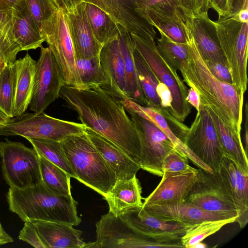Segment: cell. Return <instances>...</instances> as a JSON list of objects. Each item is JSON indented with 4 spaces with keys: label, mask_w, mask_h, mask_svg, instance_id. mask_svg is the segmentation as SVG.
I'll return each mask as SVG.
<instances>
[{
    "label": "cell",
    "mask_w": 248,
    "mask_h": 248,
    "mask_svg": "<svg viewBox=\"0 0 248 248\" xmlns=\"http://www.w3.org/2000/svg\"><path fill=\"white\" fill-rule=\"evenodd\" d=\"M18 238L36 248H46L41 240L36 227L30 221L24 222V225L20 231Z\"/></svg>",
    "instance_id": "ee69618b"
},
{
    "label": "cell",
    "mask_w": 248,
    "mask_h": 248,
    "mask_svg": "<svg viewBox=\"0 0 248 248\" xmlns=\"http://www.w3.org/2000/svg\"><path fill=\"white\" fill-rule=\"evenodd\" d=\"M36 62L34 85L30 108L35 113L44 110L59 97L64 82L57 62L50 48L40 47Z\"/></svg>",
    "instance_id": "5bb4252c"
},
{
    "label": "cell",
    "mask_w": 248,
    "mask_h": 248,
    "mask_svg": "<svg viewBox=\"0 0 248 248\" xmlns=\"http://www.w3.org/2000/svg\"><path fill=\"white\" fill-rule=\"evenodd\" d=\"M197 169L184 172L163 173L162 179L155 190L147 197L142 205L165 204L185 200L197 179Z\"/></svg>",
    "instance_id": "d6986e66"
},
{
    "label": "cell",
    "mask_w": 248,
    "mask_h": 248,
    "mask_svg": "<svg viewBox=\"0 0 248 248\" xmlns=\"http://www.w3.org/2000/svg\"><path fill=\"white\" fill-rule=\"evenodd\" d=\"M20 51L18 44L0 29V57L7 64H11L16 60V55Z\"/></svg>",
    "instance_id": "7bdbcfd3"
},
{
    "label": "cell",
    "mask_w": 248,
    "mask_h": 248,
    "mask_svg": "<svg viewBox=\"0 0 248 248\" xmlns=\"http://www.w3.org/2000/svg\"><path fill=\"white\" fill-rule=\"evenodd\" d=\"M66 12L73 11L77 6L84 2V0H63Z\"/></svg>",
    "instance_id": "f5cc1de1"
},
{
    "label": "cell",
    "mask_w": 248,
    "mask_h": 248,
    "mask_svg": "<svg viewBox=\"0 0 248 248\" xmlns=\"http://www.w3.org/2000/svg\"><path fill=\"white\" fill-rule=\"evenodd\" d=\"M199 0H176L177 6L183 14H198Z\"/></svg>",
    "instance_id": "7dc6e473"
},
{
    "label": "cell",
    "mask_w": 248,
    "mask_h": 248,
    "mask_svg": "<svg viewBox=\"0 0 248 248\" xmlns=\"http://www.w3.org/2000/svg\"><path fill=\"white\" fill-rule=\"evenodd\" d=\"M236 218L206 220L191 226L181 237L185 248H195L205 238L219 231L224 225L235 222Z\"/></svg>",
    "instance_id": "d590c367"
},
{
    "label": "cell",
    "mask_w": 248,
    "mask_h": 248,
    "mask_svg": "<svg viewBox=\"0 0 248 248\" xmlns=\"http://www.w3.org/2000/svg\"><path fill=\"white\" fill-rule=\"evenodd\" d=\"M85 3V12L90 26L94 37L101 46L126 31L103 10L92 3Z\"/></svg>",
    "instance_id": "f546056e"
},
{
    "label": "cell",
    "mask_w": 248,
    "mask_h": 248,
    "mask_svg": "<svg viewBox=\"0 0 248 248\" xmlns=\"http://www.w3.org/2000/svg\"><path fill=\"white\" fill-rule=\"evenodd\" d=\"M119 45L123 57L125 70V92L126 97L143 106L147 103L138 76L134 59L135 49L134 40L127 31L119 36Z\"/></svg>",
    "instance_id": "83f0119b"
},
{
    "label": "cell",
    "mask_w": 248,
    "mask_h": 248,
    "mask_svg": "<svg viewBox=\"0 0 248 248\" xmlns=\"http://www.w3.org/2000/svg\"><path fill=\"white\" fill-rule=\"evenodd\" d=\"M36 62L28 54L12 64L14 89L13 117L24 113L30 105Z\"/></svg>",
    "instance_id": "7402d4cb"
},
{
    "label": "cell",
    "mask_w": 248,
    "mask_h": 248,
    "mask_svg": "<svg viewBox=\"0 0 248 248\" xmlns=\"http://www.w3.org/2000/svg\"><path fill=\"white\" fill-rule=\"evenodd\" d=\"M85 2L66 12V20L76 59L98 57L102 46L96 41L85 12Z\"/></svg>",
    "instance_id": "ac0fdd59"
},
{
    "label": "cell",
    "mask_w": 248,
    "mask_h": 248,
    "mask_svg": "<svg viewBox=\"0 0 248 248\" xmlns=\"http://www.w3.org/2000/svg\"><path fill=\"white\" fill-rule=\"evenodd\" d=\"M207 108L215 124L225 155L234 161L244 170L248 172L247 154L243 147L241 135L232 132L213 110Z\"/></svg>",
    "instance_id": "4dcf8cb0"
},
{
    "label": "cell",
    "mask_w": 248,
    "mask_h": 248,
    "mask_svg": "<svg viewBox=\"0 0 248 248\" xmlns=\"http://www.w3.org/2000/svg\"><path fill=\"white\" fill-rule=\"evenodd\" d=\"M9 118L0 109V125L4 124Z\"/></svg>",
    "instance_id": "680465c9"
},
{
    "label": "cell",
    "mask_w": 248,
    "mask_h": 248,
    "mask_svg": "<svg viewBox=\"0 0 248 248\" xmlns=\"http://www.w3.org/2000/svg\"><path fill=\"white\" fill-rule=\"evenodd\" d=\"M59 9L66 11L65 5L63 1V0H53Z\"/></svg>",
    "instance_id": "6f0895ef"
},
{
    "label": "cell",
    "mask_w": 248,
    "mask_h": 248,
    "mask_svg": "<svg viewBox=\"0 0 248 248\" xmlns=\"http://www.w3.org/2000/svg\"><path fill=\"white\" fill-rule=\"evenodd\" d=\"M61 142L76 179L104 197L117 179L86 133L70 136Z\"/></svg>",
    "instance_id": "277c9868"
},
{
    "label": "cell",
    "mask_w": 248,
    "mask_h": 248,
    "mask_svg": "<svg viewBox=\"0 0 248 248\" xmlns=\"http://www.w3.org/2000/svg\"><path fill=\"white\" fill-rule=\"evenodd\" d=\"M142 207L148 213L163 220L178 222L190 226L204 220L227 218L205 211L185 200L165 204L145 205Z\"/></svg>",
    "instance_id": "603a6c76"
},
{
    "label": "cell",
    "mask_w": 248,
    "mask_h": 248,
    "mask_svg": "<svg viewBox=\"0 0 248 248\" xmlns=\"http://www.w3.org/2000/svg\"><path fill=\"white\" fill-rule=\"evenodd\" d=\"M77 66L83 89L102 88L107 82L99 56L89 59H76Z\"/></svg>",
    "instance_id": "8d00e7d4"
},
{
    "label": "cell",
    "mask_w": 248,
    "mask_h": 248,
    "mask_svg": "<svg viewBox=\"0 0 248 248\" xmlns=\"http://www.w3.org/2000/svg\"><path fill=\"white\" fill-rule=\"evenodd\" d=\"M96 241L85 248H185L181 244L157 242L144 235L120 216L109 211L96 222Z\"/></svg>",
    "instance_id": "9c48e42d"
},
{
    "label": "cell",
    "mask_w": 248,
    "mask_h": 248,
    "mask_svg": "<svg viewBox=\"0 0 248 248\" xmlns=\"http://www.w3.org/2000/svg\"><path fill=\"white\" fill-rule=\"evenodd\" d=\"M12 64L0 73V109L9 118L13 117L14 89Z\"/></svg>",
    "instance_id": "f35d334b"
},
{
    "label": "cell",
    "mask_w": 248,
    "mask_h": 248,
    "mask_svg": "<svg viewBox=\"0 0 248 248\" xmlns=\"http://www.w3.org/2000/svg\"><path fill=\"white\" fill-rule=\"evenodd\" d=\"M40 32L54 55L64 85L82 89L66 11L58 9L43 23Z\"/></svg>",
    "instance_id": "ba28073f"
},
{
    "label": "cell",
    "mask_w": 248,
    "mask_h": 248,
    "mask_svg": "<svg viewBox=\"0 0 248 248\" xmlns=\"http://www.w3.org/2000/svg\"><path fill=\"white\" fill-rule=\"evenodd\" d=\"M197 171V180L185 200L205 211L227 218H237L239 211L218 172H209L200 168Z\"/></svg>",
    "instance_id": "8fae6325"
},
{
    "label": "cell",
    "mask_w": 248,
    "mask_h": 248,
    "mask_svg": "<svg viewBox=\"0 0 248 248\" xmlns=\"http://www.w3.org/2000/svg\"><path fill=\"white\" fill-rule=\"evenodd\" d=\"M82 123L67 121L41 113H24L9 118L0 125V136H20L61 141L66 138L85 132Z\"/></svg>",
    "instance_id": "52a82bcc"
},
{
    "label": "cell",
    "mask_w": 248,
    "mask_h": 248,
    "mask_svg": "<svg viewBox=\"0 0 248 248\" xmlns=\"http://www.w3.org/2000/svg\"><path fill=\"white\" fill-rule=\"evenodd\" d=\"M142 206L127 209L119 216L141 233L157 242L182 245L181 237L191 226L163 220L148 213Z\"/></svg>",
    "instance_id": "9a60e30c"
},
{
    "label": "cell",
    "mask_w": 248,
    "mask_h": 248,
    "mask_svg": "<svg viewBox=\"0 0 248 248\" xmlns=\"http://www.w3.org/2000/svg\"><path fill=\"white\" fill-rule=\"evenodd\" d=\"M13 27L12 9L0 0V29L16 42L13 37Z\"/></svg>",
    "instance_id": "f6af8a7d"
},
{
    "label": "cell",
    "mask_w": 248,
    "mask_h": 248,
    "mask_svg": "<svg viewBox=\"0 0 248 248\" xmlns=\"http://www.w3.org/2000/svg\"><path fill=\"white\" fill-rule=\"evenodd\" d=\"M133 56L138 76L147 103V107L156 109L163 116H166L169 112L162 108L157 93L161 82L158 80L136 48Z\"/></svg>",
    "instance_id": "1f68e13d"
},
{
    "label": "cell",
    "mask_w": 248,
    "mask_h": 248,
    "mask_svg": "<svg viewBox=\"0 0 248 248\" xmlns=\"http://www.w3.org/2000/svg\"><path fill=\"white\" fill-rule=\"evenodd\" d=\"M12 9L13 37L21 51L41 47L45 41L28 8L25 0H20Z\"/></svg>",
    "instance_id": "484cf974"
},
{
    "label": "cell",
    "mask_w": 248,
    "mask_h": 248,
    "mask_svg": "<svg viewBox=\"0 0 248 248\" xmlns=\"http://www.w3.org/2000/svg\"><path fill=\"white\" fill-rule=\"evenodd\" d=\"M236 16L238 20L244 23H248V8L240 10L237 14Z\"/></svg>",
    "instance_id": "11a10c76"
},
{
    "label": "cell",
    "mask_w": 248,
    "mask_h": 248,
    "mask_svg": "<svg viewBox=\"0 0 248 248\" xmlns=\"http://www.w3.org/2000/svg\"><path fill=\"white\" fill-rule=\"evenodd\" d=\"M212 1L213 0H199L197 16L207 14L208 10L212 7Z\"/></svg>",
    "instance_id": "f907efd6"
},
{
    "label": "cell",
    "mask_w": 248,
    "mask_h": 248,
    "mask_svg": "<svg viewBox=\"0 0 248 248\" xmlns=\"http://www.w3.org/2000/svg\"><path fill=\"white\" fill-rule=\"evenodd\" d=\"M160 37L156 39L159 52L164 60L174 70L180 71L188 58L186 43L176 42L160 30Z\"/></svg>",
    "instance_id": "e575fe53"
},
{
    "label": "cell",
    "mask_w": 248,
    "mask_h": 248,
    "mask_svg": "<svg viewBox=\"0 0 248 248\" xmlns=\"http://www.w3.org/2000/svg\"><path fill=\"white\" fill-rule=\"evenodd\" d=\"M192 168L189 165L188 158L175 149L165 157L162 170L163 173L172 174L184 172Z\"/></svg>",
    "instance_id": "60d3db41"
},
{
    "label": "cell",
    "mask_w": 248,
    "mask_h": 248,
    "mask_svg": "<svg viewBox=\"0 0 248 248\" xmlns=\"http://www.w3.org/2000/svg\"><path fill=\"white\" fill-rule=\"evenodd\" d=\"M144 18L149 22L153 17L164 16L180 20L182 13L176 0H137Z\"/></svg>",
    "instance_id": "74e56055"
},
{
    "label": "cell",
    "mask_w": 248,
    "mask_h": 248,
    "mask_svg": "<svg viewBox=\"0 0 248 248\" xmlns=\"http://www.w3.org/2000/svg\"><path fill=\"white\" fill-rule=\"evenodd\" d=\"M98 7L123 29L146 39L157 38L155 28L143 17L137 0H84Z\"/></svg>",
    "instance_id": "2e32d148"
},
{
    "label": "cell",
    "mask_w": 248,
    "mask_h": 248,
    "mask_svg": "<svg viewBox=\"0 0 248 248\" xmlns=\"http://www.w3.org/2000/svg\"><path fill=\"white\" fill-rule=\"evenodd\" d=\"M25 1L40 31L43 23L59 9L53 0H25Z\"/></svg>",
    "instance_id": "ab89813d"
},
{
    "label": "cell",
    "mask_w": 248,
    "mask_h": 248,
    "mask_svg": "<svg viewBox=\"0 0 248 248\" xmlns=\"http://www.w3.org/2000/svg\"><path fill=\"white\" fill-rule=\"evenodd\" d=\"M227 13L236 14L240 10L248 8V0H226Z\"/></svg>",
    "instance_id": "c3c4849f"
},
{
    "label": "cell",
    "mask_w": 248,
    "mask_h": 248,
    "mask_svg": "<svg viewBox=\"0 0 248 248\" xmlns=\"http://www.w3.org/2000/svg\"><path fill=\"white\" fill-rule=\"evenodd\" d=\"M6 65H7V64L5 61L0 57V73L3 70Z\"/></svg>",
    "instance_id": "91938a15"
},
{
    "label": "cell",
    "mask_w": 248,
    "mask_h": 248,
    "mask_svg": "<svg viewBox=\"0 0 248 248\" xmlns=\"http://www.w3.org/2000/svg\"><path fill=\"white\" fill-rule=\"evenodd\" d=\"M182 20L178 21L172 18H166L154 21L151 24L157 30L162 31L173 41L180 43H186L181 25Z\"/></svg>",
    "instance_id": "b9f144b4"
},
{
    "label": "cell",
    "mask_w": 248,
    "mask_h": 248,
    "mask_svg": "<svg viewBox=\"0 0 248 248\" xmlns=\"http://www.w3.org/2000/svg\"><path fill=\"white\" fill-rule=\"evenodd\" d=\"M217 172L228 194L239 211L235 222L243 228L248 221V172L225 155L222 158Z\"/></svg>",
    "instance_id": "e0dca14e"
},
{
    "label": "cell",
    "mask_w": 248,
    "mask_h": 248,
    "mask_svg": "<svg viewBox=\"0 0 248 248\" xmlns=\"http://www.w3.org/2000/svg\"><path fill=\"white\" fill-rule=\"evenodd\" d=\"M186 100L197 111L199 109L200 104L199 95L197 92L191 87L188 90Z\"/></svg>",
    "instance_id": "681fc988"
},
{
    "label": "cell",
    "mask_w": 248,
    "mask_h": 248,
    "mask_svg": "<svg viewBox=\"0 0 248 248\" xmlns=\"http://www.w3.org/2000/svg\"><path fill=\"white\" fill-rule=\"evenodd\" d=\"M99 58L107 80L101 88L120 100L126 97L124 61L119 36L103 46Z\"/></svg>",
    "instance_id": "ffe728a7"
},
{
    "label": "cell",
    "mask_w": 248,
    "mask_h": 248,
    "mask_svg": "<svg viewBox=\"0 0 248 248\" xmlns=\"http://www.w3.org/2000/svg\"><path fill=\"white\" fill-rule=\"evenodd\" d=\"M217 42L224 55L232 83L241 91L247 88L248 23L239 21L236 14L228 13L209 19Z\"/></svg>",
    "instance_id": "5b68a950"
},
{
    "label": "cell",
    "mask_w": 248,
    "mask_h": 248,
    "mask_svg": "<svg viewBox=\"0 0 248 248\" xmlns=\"http://www.w3.org/2000/svg\"><path fill=\"white\" fill-rule=\"evenodd\" d=\"M125 110L133 111L155 124L171 140L175 148L190 159L196 166L205 170H212L200 159L171 131L164 116L156 109L143 106L127 97L120 100Z\"/></svg>",
    "instance_id": "4316f807"
},
{
    "label": "cell",
    "mask_w": 248,
    "mask_h": 248,
    "mask_svg": "<svg viewBox=\"0 0 248 248\" xmlns=\"http://www.w3.org/2000/svg\"><path fill=\"white\" fill-rule=\"evenodd\" d=\"M181 25L188 51V58L180 70L183 81L197 92L201 104L213 110L232 132L241 135L244 93L211 73L187 23L184 20Z\"/></svg>",
    "instance_id": "7a4b0ae2"
},
{
    "label": "cell",
    "mask_w": 248,
    "mask_h": 248,
    "mask_svg": "<svg viewBox=\"0 0 248 248\" xmlns=\"http://www.w3.org/2000/svg\"><path fill=\"white\" fill-rule=\"evenodd\" d=\"M85 133L114 172L117 180L131 179L141 169L140 164L134 161L124 151L107 138L86 127Z\"/></svg>",
    "instance_id": "44dd1931"
},
{
    "label": "cell",
    "mask_w": 248,
    "mask_h": 248,
    "mask_svg": "<svg viewBox=\"0 0 248 248\" xmlns=\"http://www.w3.org/2000/svg\"><path fill=\"white\" fill-rule=\"evenodd\" d=\"M211 73L219 80L233 84L230 70L225 63L212 61H204Z\"/></svg>",
    "instance_id": "bcb514c9"
},
{
    "label": "cell",
    "mask_w": 248,
    "mask_h": 248,
    "mask_svg": "<svg viewBox=\"0 0 248 248\" xmlns=\"http://www.w3.org/2000/svg\"><path fill=\"white\" fill-rule=\"evenodd\" d=\"M245 133L244 135V141L245 143V151L247 154L248 151V105L247 102H246L245 105Z\"/></svg>",
    "instance_id": "db71d44e"
},
{
    "label": "cell",
    "mask_w": 248,
    "mask_h": 248,
    "mask_svg": "<svg viewBox=\"0 0 248 248\" xmlns=\"http://www.w3.org/2000/svg\"><path fill=\"white\" fill-rule=\"evenodd\" d=\"M130 34L135 48L144 59L158 80L170 90L172 101L170 114L180 122H184L191 111V106L186 100L187 87L177 73L164 60L156 46L155 40Z\"/></svg>",
    "instance_id": "8992f818"
},
{
    "label": "cell",
    "mask_w": 248,
    "mask_h": 248,
    "mask_svg": "<svg viewBox=\"0 0 248 248\" xmlns=\"http://www.w3.org/2000/svg\"><path fill=\"white\" fill-rule=\"evenodd\" d=\"M182 14L203 60L226 64L224 55L217 42L214 30L209 22L208 14L198 16L193 14Z\"/></svg>",
    "instance_id": "cb8c5ba5"
},
{
    "label": "cell",
    "mask_w": 248,
    "mask_h": 248,
    "mask_svg": "<svg viewBox=\"0 0 248 248\" xmlns=\"http://www.w3.org/2000/svg\"><path fill=\"white\" fill-rule=\"evenodd\" d=\"M184 143L213 171L218 170L225 153L207 108L200 104Z\"/></svg>",
    "instance_id": "7c38bea8"
},
{
    "label": "cell",
    "mask_w": 248,
    "mask_h": 248,
    "mask_svg": "<svg viewBox=\"0 0 248 248\" xmlns=\"http://www.w3.org/2000/svg\"><path fill=\"white\" fill-rule=\"evenodd\" d=\"M9 209L24 222L42 220L77 226L78 202L72 195H60L50 191L42 182L20 189L9 187L6 195Z\"/></svg>",
    "instance_id": "3957f363"
},
{
    "label": "cell",
    "mask_w": 248,
    "mask_h": 248,
    "mask_svg": "<svg viewBox=\"0 0 248 248\" xmlns=\"http://www.w3.org/2000/svg\"><path fill=\"white\" fill-rule=\"evenodd\" d=\"M5 3L9 8L12 9L14 6L17 4L21 0H1Z\"/></svg>",
    "instance_id": "9f6ffc18"
},
{
    "label": "cell",
    "mask_w": 248,
    "mask_h": 248,
    "mask_svg": "<svg viewBox=\"0 0 248 248\" xmlns=\"http://www.w3.org/2000/svg\"><path fill=\"white\" fill-rule=\"evenodd\" d=\"M3 177L10 187L25 189L40 184L39 155L33 148L6 139L0 142Z\"/></svg>",
    "instance_id": "30bf717a"
},
{
    "label": "cell",
    "mask_w": 248,
    "mask_h": 248,
    "mask_svg": "<svg viewBox=\"0 0 248 248\" xmlns=\"http://www.w3.org/2000/svg\"><path fill=\"white\" fill-rule=\"evenodd\" d=\"M13 242V238L5 231L0 222V246Z\"/></svg>",
    "instance_id": "816d5d0a"
},
{
    "label": "cell",
    "mask_w": 248,
    "mask_h": 248,
    "mask_svg": "<svg viewBox=\"0 0 248 248\" xmlns=\"http://www.w3.org/2000/svg\"><path fill=\"white\" fill-rule=\"evenodd\" d=\"M39 158L42 180L46 188L57 195H72L71 176L43 156L39 155Z\"/></svg>",
    "instance_id": "d6a6232c"
},
{
    "label": "cell",
    "mask_w": 248,
    "mask_h": 248,
    "mask_svg": "<svg viewBox=\"0 0 248 248\" xmlns=\"http://www.w3.org/2000/svg\"><path fill=\"white\" fill-rule=\"evenodd\" d=\"M125 110L130 115L139 139L141 169L162 177L164 159L176 148L169 138L153 123L133 111Z\"/></svg>",
    "instance_id": "4fadbf2b"
},
{
    "label": "cell",
    "mask_w": 248,
    "mask_h": 248,
    "mask_svg": "<svg viewBox=\"0 0 248 248\" xmlns=\"http://www.w3.org/2000/svg\"><path fill=\"white\" fill-rule=\"evenodd\" d=\"M39 155L66 172L71 177L76 176L63 150L61 141L42 138H26Z\"/></svg>",
    "instance_id": "836d02e7"
},
{
    "label": "cell",
    "mask_w": 248,
    "mask_h": 248,
    "mask_svg": "<svg viewBox=\"0 0 248 248\" xmlns=\"http://www.w3.org/2000/svg\"><path fill=\"white\" fill-rule=\"evenodd\" d=\"M39 237L46 248H83L82 232L73 226L53 221L32 220Z\"/></svg>",
    "instance_id": "d4e9b609"
},
{
    "label": "cell",
    "mask_w": 248,
    "mask_h": 248,
    "mask_svg": "<svg viewBox=\"0 0 248 248\" xmlns=\"http://www.w3.org/2000/svg\"><path fill=\"white\" fill-rule=\"evenodd\" d=\"M141 192L140 184L135 175L127 180H117L104 198L109 211L119 216L127 209L142 206Z\"/></svg>",
    "instance_id": "f1b7e54d"
},
{
    "label": "cell",
    "mask_w": 248,
    "mask_h": 248,
    "mask_svg": "<svg viewBox=\"0 0 248 248\" xmlns=\"http://www.w3.org/2000/svg\"><path fill=\"white\" fill-rule=\"evenodd\" d=\"M59 97L77 112L86 127L111 141L140 164L139 139L120 99L99 86L81 89L65 85Z\"/></svg>",
    "instance_id": "6da1fadb"
}]
</instances>
